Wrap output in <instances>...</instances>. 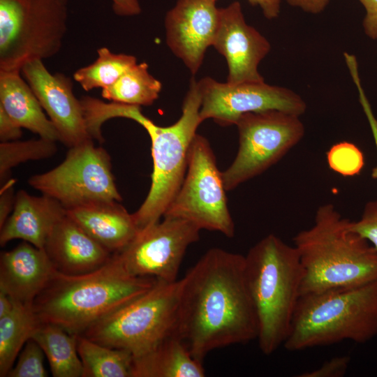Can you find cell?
I'll list each match as a JSON object with an SVG mask.
<instances>
[{
    "mask_svg": "<svg viewBox=\"0 0 377 377\" xmlns=\"http://www.w3.org/2000/svg\"><path fill=\"white\" fill-rule=\"evenodd\" d=\"M182 281L175 334L195 359L202 362L214 349L257 339L244 256L211 249Z\"/></svg>",
    "mask_w": 377,
    "mask_h": 377,
    "instance_id": "1",
    "label": "cell"
},
{
    "mask_svg": "<svg viewBox=\"0 0 377 377\" xmlns=\"http://www.w3.org/2000/svg\"><path fill=\"white\" fill-rule=\"evenodd\" d=\"M156 281L132 275L112 253L104 265L89 273L68 275L56 270L32 307L41 323L80 335L148 291Z\"/></svg>",
    "mask_w": 377,
    "mask_h": 377,
    "instance_id": "2",
    "label": "cell"
},
{
    "mask_svg": "<svg viewBox=\"0 0 377 377\" xmlns=\"http://www.w3.org/2000/svg\"><path fill=\"white\" fill-rule=\"evenodd\" d=\"M349 223L334 205L324 204L312 226L295 235L304 273L300 295L377 281V250Z\"/></svg>",
    "mask_w": 377,
    "mask_h": 377,
    "instance_id": "3",
    "label": "cell"
},
{
    "mask_svg": "<svg viewBox=\"0 0 377 377\" xmlns=\"http://www.w3.org/2000/svg\"><path fill=\"white\" fill-rule=\"evenodd\" d=\"M303 274L296 248L274 234L244 256L246 283L258 320L257 339L265 355L274 353L287 339Z\"/></svg>",
    "mask_w": 377,
    "mask_h": 377,
    "instance_id": "4",
    "label": "cell"
},
{
    "mask_svg": "<svg viewBox=\"0 0 377 377\" xmlns=\"http://www.w3.org/2000/svg\"><path fill=\"white\" fill-rule=\"evenodd\" d=\"M377 335V281L300 295L283 346L289 351Z\"/></svg>",
    "mask_w": 377,
    "mask_h": 377,
    "instance_id": "5",
    "label": "cell"
},
{
    "mask_svg": "<svg viewBox=\"0 0 377 377\" xmlns=\"http://www.w3.org/2000/svg\"><path fill=\"white\" fill-rule=\"evenodd\" d=\"M202 95L193 77L184 99L180 118L169 126H159L145 117L140 106L121 104L119 117L133 120L147 132L151 142L153 172L149 191L139 209L133 214L140 230L163 216L184 179L191 143L202 122L200 117Z\"/></svg>",
    "mask_w": 377,
    "mask_h": 377,
    "instance_id": "6",
    "label": "cell"
},
{
    "mask_svg": "<svg viewBox=\"0 0 377 377\" xmlns=\"http://www.w3.org/2000/svg\"><path fill=\"white\" fill-rule=\"evenodd\" d=\"M182 283V279L172 282L157 279L148 291L80 335L128 350L133 357L148 352L175 333Z\"/></svg>",
    "mask_w": 377,
    "mask_h": 377,
    "instance_id": "7",
    "label": "cell"
},
{
    "mask_svg": "<svg viewBox=\"0 0 377 377\" xmlns=\"http://www.w3.org/2000/svg\"><path fill=\"white\" fill-rule=\"evenodd\" d=\"M67 17V0H0V71L57 54Z\"/></svg>",
    "mask_w": 377,
    "mask_h": 377,
    "instance_id": "8",
    "label": "cell"
},
{
    "mask_svg": "<svg viewBox=\"0 0 377 377\" xmlns=\"http://www.w3.org/2000/svg\"><path fill=\"white\" fill-rule=\"evenodd\" d=\"M222 174L209 141L196 133L188 151L183 182L163 217L188 221L200 230L235 235Z\"/></svg>",
    "mask_w": 377,
    "mask_h": 377,
    "instance_id": "9",
    "label": "cell"
},
{
    "mask_svg": "<svg viewBox=\"0 0 377 377\" xmlns=\"http://www.w3.org/2000/svg\"><path fill=\"white\" fill-rule=\"evenodd\" d=\"M300 116L280 110L249 112L235 125L239 147L222 178L226 191L262 174L281 159L304 135Z\"/></svg>",
    "mask_w": 377,
    "mask_h": 377,
    "instance_id": "10",
    "label": "cell"
},
{
    "mask_svg": "<svg viewBox=\"0 0 377 377\" xmlns=\"http://www.w3.org/2000/svg\"><path fill=\"white\" fill-rule=\"evenodd\" d=\"M29 184L43 195L59 202L66 209L122 198L112 172L110 155L94 140L69 148L65 159L54 168L31 176Z\"/></svg>",
    "mask_w": 377,
    "mask_h": 377,
    "instance_id": "11",
    "label": "cell"
},
{
    "mask_svg": "<svg viewBox=\"0 0 377 377\" xmlns=\"http://www.w3.org/2000/svg\"><path fill=\"white\" fill-rule=\"evenodd\" d=\"M200 230L188 221L163 217V221L140 230L115 253L132 275L175 281L184 254L199 239Z\"/></svg>",
    "mask_w": 377,
    "mask_h": 377,
    "instance_id": "12",
    "label": "cell"
},
{
    "mask_svg": "<svg viewBox=\"0 0 377 377\" xmlns=\"http://www.w3.org/2000/svg\"><path fill=\"white\" fill-rule=\"evenodd\" d=\"M202 95L200 117L212 119L221 126L235 125L249 112L280 110L301 116L306 109L304 101L293 91L263 82L221 83L205 77L198 81Z\"/></svg>",
    "mask_w": 377,
    "mask_h": 377,
    "instance_id": "13",
    "label": "cell"
},
{
    "mask_svg": "<svg viewBox=\"0 0 377 377\" xmlns=\"http://www.w3.org/2000/svg\"><path fill=\"white\" fill-rule=\"evenodd\" d=\"M21 72L56 128L60 142L71 148L94 140L71 78L61 73L52 74L40 59L27 61Z\"/></svg>",
    "mask_w": 377,
    "mask_h": 377,
    "instance_id": "14",
    "label": "cell"
},
{
    "mask_svg": "<svg viewBox=\"0 0 377 377\" xmlns=\"http://www.w3.org/2000/svg\"><path fill=\"white\" fill-rule=\"evenodd\" d=\"M216 1L177 0L165 17L166 43L193 75L216 34L220 15Z\"/></svg>",
    "mask_w": 377,
    "mask_h": 377,
    "instance_id": "15",
    "label": "cell"
},
{
    "mask_svg": "<svg viewBox=\"0 0 377 377\" xmlns=\"http://www.w3.org/2000/svg\"><path fill=\"white\" fill-rule=\"evenodd\" d=\"M212 46L227 61L228 83L264 81L258 66L269 52L270 44L246 22L238 1L220 8L219 26Z\"/></svg>",
    "mask_w": 377,
    "mask_h": 377,
    "instance_id": "16",
    "label": "cell"
},
{
    "mask_svg": "<svg viewBox=\"0 0 377 377\" xmlns=\"http://www.w3.org/2000/svg\"><path fill=\"white\" fill-rule=\"evenodd\" d=\"M56 271L45 249L23 241L0 255V290L15 302L32 304Z\"/></svg>",
    "mask_w": 377,
    "mask_h": 377,
    "instance_id": "17",
    "label": "cell"
},
{
    "mask_svg": "<svg viewBox=\"0 0 377 377\" xmlns=\"http://www.w3.org/2000/svg\"><path fill=\"white\" fill-rule=\"evenodd\" d=\"M44 249L55 269L68 275L94 271L112 255L67 214L55 226Z\"/></svg>",
    "mask_w": 377,
    "mask_h": 377,
    "instance_id": "18",
    "label": "cell"
},
{
    "mask_svg": "<svg viewBox=\"0 0 377 377\" xmlns=\"http://www.w3.org/2000/svg\"><path fill=\"white\" fill-rule=\"evenodd\" d=\"M66 215V209L55 199L45 195L34 196L26 191L15 194L14 207L0 232V245L20 239L44 249L57 223Z\"/></svg>",
    "mask_w": 377,
    "mask_h": 377,
    "instance_id": "19",
    "label": "cell"
},
{
    "mask_svg": "<svg viewBox=\"0 0 377 377\" xmlns=\"http://www.w3.org/2000/svg\"><path fill=\"white\" fill-rule=\"evenodd\" d=\"M66 214L111 253L124 249L140 232L133 214L116 200L68 209Z\"/></svg>",
    "mask_w": 377,
    "mask_h": 377,
    "instance_id": "20",
    "label": "cell"
},
{
    "mask_svg": "<svg viewBox=\"0 0 377 377\" xmlns=\"http://www.w3.org/2000/svg\"><path fill=\"white\" fill-rule=\"evenodd\" d=\"M0 108L21 128L40 138L59 140L58 132L19 71H0Z\"/></svg>",
    "mask_w": 377,
    "mask_h": 377,
    "instance_id": "21",
    "label": "cell"
},
{
    "mask_svg": "<svg viewBox=\"0 0 377 377\" xmlns=\"http://www.w3.org/2000/svg\"><path fill=\"white\" fill-rule=\"evenodd\" d=\"M202 363L175 333L148 352L133 357L131 377H203Z\"/></svg>",
    "mask_w": 377,
    "mask_h": 377,
    "instance_id": "22",
    "label": "cell"
},
{
    "mask_svg": "<svg viewBox=\"0 0 377 377\" xmlns=\"http://www.w3.org/2000/svg\"><path fill=\"white\" fill-rule=\"evenodd\" d=\"M31 339L42 348L54 377H82L76 335L56 325L41 323Z\"/></svg>",
    "mask_w": 377,
    "mask_h": 377,
    "instance_id": "23",
    "label": "cell"
},
{
    "mask_svg": "<svg viewBox=\"0 0 377 377\" xmlns=\"http://www.w3.org/2000/svg\"><path fill=\"white\" fill-rule=\"evenodd\" d=\"M41 322L32 304L17 303L7 316L0 318V376L6 377L20 351Z\"/></svg>",
    "mask_w": 377,
    "mask_h": 377,
    "instance_id": "24",
    "label": "cell"
},
{
    "mask_svg": "<svg viewBox=\"0 0 377 377\" xmlns=\"http://www.w3.org/2000/svg\"><path fill=\"white\" fill-rule=\"evenodd\" d=\"M82 377H131L133 356L128 350L110 348L76 335Z\"/></svg>",
    "mask_w": 377,
    "mask_h": 377,
    "instance_id": "25",
    "label": "cell"
},
{
    "mask_svg": "<svg viewBox=\"0 0 377 377\" xmlns=\"http://www.w3.org/2000/svg\"><path fill=\"white\" fill-rule=\"evenodd\" d=\"M161 82L148 71L145 62L135 64L112 85L102 89L103 98L112 102L150 105L158 98Z\"/></svg>",
    "mask_w": 377,
    "mask_h": 377,
    "instance_id": "26",
    "label": "cell"
},
{
    "mask_svg": "<svg viewBox=\"0 0 377 377\" xmlns=\"http://www.w3.org/2000/svg\"><path fill=\"white\" fill-rule=\"evenodd\" d=\"M98 57L92 64L80 68L73 74V79L85 91L102 89L112 85L129 68L137 64L130 54H116L106 47L97 50Z\"/></svg>",
    "mask_w": 377,
    "mask_h": 377,
    "instance_id": "27",
    "label": "cell"
},
{
    "mask_svg": "<svg viewBox=\"0 0 377 377\" xmlns=\"http://www.w3.org/2000/svg\"><path fill=\"white\" fill-rule=\"evenodd\" d=\"M55 141L40 138L26 141H11L0 144L1 185L10 178L11 169L28 161L50 158L57 152Z\"/></svg>",
    "mask_w": 377,
    "mask_h": 377,
    "instance_id": "28",
    "label": "cell"
},
{
    "mask_svg": "<svg viewBox=\"0 0 377 377\" xmlns=\"http://www.w3.org/2000/svg\"><path fill=\"white\" fill-rule=\"evenodd\" d=\"M326 159L329 168L343 177L360 174L364 165V156L361 149L347 141L333 145L326 153Z\"/></svg>",
    "mask_w": 377,
    "mask_h": 377,
    "instance_id": "29",
    "label": "cell"
},
{
    "mask_svg": "<svg viewBox=\"0 0 377 377\" xmlns=\"http://www.w3.org/2000/svg\"><path fill=\"white\" fill-rule=\"evenodd\" d=\"M45 354L40 346L30 339L20 351L15 366L8 377H46L48 376L44 367Z\"/></svg>",
    "mask_w": 377,
    "mask_h": 377,
    "instance_id": "30",
    "label": "cell"
},
{
    "mask_svg": "<svg viewBox=\"0 0 377 377\" xmlns=\"http://www.w3.org/2000/svg\"><path fill=\"white\" fill-rule=\"evenodd\" d=\"M350 228L365 238L377 250V200L369 201L357 221H350Z\"/></svg>",
    "mask_w": 377,
    "mask_h": 377,
    "instance_id": "31",
    "label": "cell"
},
{
    "mask_svg": "<svg viewBox=\"0 0 377 377\" xmlns=\"http://www.w3.org/2000/svg\"><path fill=\"white\" fill-rule=\"evenodd\" d=\"M348 356L334 357L324 362L318 368L300 374V377H341L348 368Z\"/></svg>",
    "mask_w": 377,
    "mask_h": 377,
    "instance_id": "32",
    "label": "cell"
},
{
    "mask_svg": "<svg viewBox=\"0 0 377 377\" xmlns=\"http://www.w3.org/2000/svg\"><path fill=\"white\" fill-rule=\"evenodd\" d=\"M14 184L15 179L11 178L1 184L0 192V228L3 227L14 207L15 200Z\"/></svg>",
    "mask_w": 377,
    "mask_h": 377,
    "instance_id": "33",
    "label": "cell"
},
{
    "mask_svg": "<svg viewBox=\"0 0 377 377\" xmlns=\"http://www.w3.org/2000/svg\"><path fill=\"white\" fill-rule=\"evenodd\" d=\"M22 128L0 108L1 142L17 140L22 136Z\"/></svg>",
    "mask_w": 377,
    "mask_h": 377,
    "instance_id": "34",
    "label": "cell"
},
{
    "mask_svg": "<svg viewBox=\"0 0 377 377\" xmlns=\"http://www.w3.org/2000/svg\"><path fill=\"white\" fill-rule=\"evenodd\" d=\"M366 10L363 28L367 36L377 39V0H359Z\"/></svg>",
    "mask_w": 377,
    "mask_h": 377,
    "instance_id": "35",
    "label": "cell"
},
{
    "mask_svg": "<svg viewBox=\"0 0 377 377\" xmlns=\"http://www.w3.org/2000/svg\"><path fill=\"white\" fill-rule=\"evenodd\" d=\"M114 13L119 16H133L140 13L138 0H111Z\"/></svg>",
    "mask_w": 377,
    "mask_h": 377,
    "instance_id": "36",
    "label": "cell"
},
{
    "mask_svg": "<svg viewBox=\"0 0 377 377\" xmlns=\"http://www.w3.org/2000/svg\"><path fill=\"white\" fill-rule=\"evenodd\" d=\"M288 4L300 8L303 10L317 14L322 12L330 0H286Z\"/></svg>",
    "mask_w": 377,
    "mask_h": 377,
    "instance_id": "37",
    "label": "cell"
},
{
    "mask_svg": "<svg viewBox=\"0 0 377 377\" xmlns=\"http://www.w3.org/2000/svg\"><path fill=\"white\" fill-rule=\"evenodd\" d=\"M253 6H258L267 19L276 17L280 12L281 0H248Z\"/></svg>",
    "mask_w": 377,
    "mask_h": 377,
    "instance_id": "38",
    "label": "cell"
},
{
    "mask_svg": "<svg viewBox=\"0 0 377 377\" xmlns=\"http://www.w3.org/2000/svg\"><path fill=\"white\" fill-rule=\"evenodd\" d=\"M360 101L365 112V114L368 118L371 128L377 152V120L376 119L371 112L367 100L362 92H360ZM371 177L377 180V165L372 169Z\"/></svg>",
    "mask_w": 377,
    "mask_h": 377,
    "instance_id": "39",
    "label": "cell"
},
{
    "mask_svg": "<svg viewBox=\"0 0 377 377\" xmlns=\"http://www.w3.org/2000/svg\"><path fill=\"white\" fill-rule=\"evenodd\" d=\"M16 304L9 295L0 290V318L9 314L15 309Z\"/></svg>",
    "mask_w": 377,
    "mask_h": 377,
    "instance_id": "40",
    "label": "cell"
}]
</instances>
